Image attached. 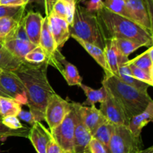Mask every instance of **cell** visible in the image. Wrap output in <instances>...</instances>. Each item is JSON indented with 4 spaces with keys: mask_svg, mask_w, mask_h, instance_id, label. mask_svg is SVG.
Here are the masks:
<instances>
[{
    "mask_svg": "<svg viewBox=\"0 0 153 153\" xmlns=\"http://www.w3.org/2000/svg\"><path fill=\"white\" fill-rule=\"evenodd\" d=\"M78 110L81 118L84 124L89 129L92 136L96 130L106 121L101 111L96 107L95 104L92 106H83L82 104L79 103Z\"/></svg>",
    "mask_w": 153,
    "mask_h": 153,
    "instance_id": "cell-14",
    "label": "cell"
},
{
    "mask_svg": "<svg viewBox=\"0 0 153 153\" xmlns=\"http://www.w3.org/2000/svg\"><path fill=\"white\" fill-rule=\"evenodd\" d=\"M47 68V63L33 64L23 62L14 71L25 86L27 105L36 122L45 121L47 102L55 93L48 80Z\"/></svg>",
    "mask_w": 153,
    "mask_h": 153,
    "instance_id": "cell-1",
    "label": "cell"
},
{
    "mask_svg": "<svg viewBox=\"0 0 153 153\" xmlns=\"http://www.w3.org/2000/svg\"><path fill=\"white\" fill-rule=\"evenodd\" d=\"M12 39H19V40L30 41L28 36H27L26 32H25V28H24V26L23 25H22V22H20L19 25L18 26V27L16 28V31H15L14 32V34H13V38Z\"/></svg>",
    "mask_w": 153,
    "mask_h": 153,
    "instance_id": "cell-41",
    "label": "cell"
},
{
    "mask_svg": "<svg viewBox=\"0 0 153 153\" xmlns=\"http://www.w3.org/2000/svg\"><path fill=\"white\" fill-rule=\"evenodd\" d=\"M153 121V100L140 113L134 116L129 119L128 128L135 136H140L145 126Z\"/></svg>",
    "mask_w": 153,
    "mask_h": 153,
    "instance_id": "cell-18",
    "label": "cell"
},
{
    "mask_svg": "<svg viewBox=\"0 0 153 153\" xmlns=\"http://www.w3.org/2000/svg\"><path fill=\"white\" fill-rule=\"evenodd\" d=\"M135 153H153V146H149L147 148H142Z\"/></svg>",
    "mask_w": 153,
    "mask_h": 153,
    "instance_id": "cell-47",
    "label": "cell"
},
{
    "mask_svg": "<svg viewBox=\"0 0 153 153\" xmlns=\"http://www.w3.org/2000/svg\"><path fill=\"white\" fill-rule=\"evenodd\" d=\"M114 41L120 53L123 56L126 57V58H128V56L133 52L137 50L140 47L143 46L142 44L132 40H129V39L114 38Z\"/></svg>",
    "mask_w": 153,
    "mask_h": 153,
    "instance_id": "cell-29",
    "label": "cell"
},
{
    "mask_svg": "<svg viewBox=\"0 0 153 153\" xmlns=\"http://www.w3.org/2000/svg\"><path fill=\"white\" fill-rule=\"evenodd\" d=\"M43 19L44 17L39 12L30 10L21 21L30 42L37 46L40 42Z\"/></svg>",
    "mask_w": 153,
    "mask_h": 153,
    "instance_id": "cell-12",
    "label": "cell"
},
{
    "mask_svg": "<svg viewBox=\"0 0 153 153\" xmlns=\"http://www.w3.org/2000/svg\"><path fill=\"white\" fill-rule=\"evenodd\" d=\"M58 1V0H43V6H44L46 16H49L50 15L54 5Z\"/></svg>",
    "mask_w": 153,
    "mask_h": 153,
    "instance_id": "cell-43",
    "label": "cell"
},
{
    "mask_svg": "<svg viewBox=\"0 0 153 153\" xmlns=\"http://www.w3.org/2000/svg\"><path fill=\"white\" fill-rule=\"evenodd\" d=\"M89 153H108V151L101 142L92 137L89 143Z\"/></svg>",
    "mask_w": 153,
    "mask_h": 153,
    "instance_id": "cell-37",
    "label": "cell"
},
{
    "mask_svg": "<svg viewBox=\"0 0 153 153\" xmlns=\"http://www.w3.org/2000/svg\"><path fill=\"white\" fill-rule=\"evenodd\" d=\"M73 39L76 40L91 56L94 58V59L98 63V64H100L102 67V68L105 71V75H111L113 74L111 71L110 68H109V66L107 63V60H106L104 50L101 48H100L99 46H96V45L92 44L91 43H88V42L85 41V40H82V39L79 38L77 37H75L73 36Z\"/></svg>",
    "mask_w": 153,
    "mask_h": 153,
    "instance_id": "cell-19",
    "label": "cell"
},
{
    "mask_svg": "<svg viewBox=\"0 0 153 153\" xmlns=\"http://www.w3.org/2000/svg\"><path fill=\"white\" fill-rule=\"evenodd\" d=\"M125 2L130 19L153 34V21L143 0H125Z\"/></svg>",
    "mask_w": 153,
    "mask_h": 153,
    "instance_id": "cell-11",
    "label": "cell"
},
{
    "mask_svg": "<svg viewBox=\"0 0 153 153\" xmlns=\"http://www.w3.org/2000/svg\"><path fill=\"white\" fill-rule=\"evenodd\" d=\"M1 122L7 128L14 130H18L24 128L25 126L22 125V123L19 121V118L16 116H10L1 117Z\"/></svg>",
    "mask_w": 153,
    "mask_h": 153,
    "instance_id": "cell-36",
    "label": "cell"
},
{
    "mask_svg": "<svg viewBox=\"0 0 153 153\" xmlns=\"http://www.w3.org/2000/svg\"><path fill=\"white\" fill-rule=\"evenodd\" d=\"M0 84L10 98L19 104L28 103L25 86L14 71H2L0 74Z\"/></svg>",
    "mask_w": 153,
    "mask_h": 153,
    "instance_id": "cell-9",
    "label": "cell"
},
{
    "mask_svg": "<svg viewBox=\"0 0 153 153\" xmlns=\"http://www.w3.org/2000/svg\"><path fill=\"white\" fill-rule=\"evenodd\" d=\"M0 5L26 6L22 0H0Z\"/></svg>",
    "mask_w": 153,
    "mask_h": 153,
    "instance_id": "cell-44",
    "label": "cell"
},
{
    "mask_svg": "<svg viewBox=\"0 0 153 153\" xmlns=\"http://www.w3.org/2000/svg\"><path fill=\"white\" fill-rule=\"evenodd\" d=\"M51 14L58 16V17L66 20V8L64 0H58L55 3Z\"/></svg>",
    "mask_w": 153,
    "mask_h": 153,
    "instance_id": "cell-39",
    "label": "cell"
},
{
    "mask_svg": "<svg viewBox=\"0 0 153 153\" xmlns=\"http://www.w3.org/2000/svg\"><path fill=\"white\" fill-rule=\"evenodd\" d=\"M25 4H31V3H37L38 4H43V0H22Z\"/></svg>",
    "mask_w": 153,
    "mask_h": 153,
    "instance_id": "cell-46",
    "label": "cell"
},
{
    "mask_svg": "<svg viewBox=\"0 0 153 153\" xmlns=\"http://www.w3.org/2000/svg\"><path fill=\"white\" fill-rule=\"evenodd\" d=\"M39 46H41L47 56L48 65H52L58 70L61 68L60 58L63 56L60 50L57 47L54 38L51 32L48 16H45L42 26Z\"/></svg>",
    "mask_w": 153,
    "mask_h": 153,
    "instance_id": "cell-8",
    "label": "cell"
},
{
    "mask_svg": "<svg viewBox=\"0 0 153 153\" xmlns=\"http://www.w3.org/2000/svg\"><path fill=\"white\" fill-rule=\"evenodd\" d=\"M78 1H79V2H82V1H84V0H78Z\"/></svg>",
    "mask_w": 153,
    "mask_h": 153,
    "instance_id": "cell-50",
    "label": "cell"
},
{
    "mask_svg": "<svg viewBox=\"0 0 153 153\" xmlns=\"http://www.w3.org/2000/svg\"><path fill=\"white\" fill-rule=\"evenodd\" d=\"M37 153H46L49 141L52 138L50 130L40 122H36L30 128L28 137Z\"/></svg>",
    "mask_w": 153,
    "mask_h": 153,
    "instance_id": "cell-13",
    "label": "cell"
},
{
    "mask_svg": "<svg viewBox=\"0 0 153 153\" xmlns=\"http://www.w3.org/2000/svg\"><path fill=\"white\" fill-rule=\"evenodd\" d=\"M46 153H66L58 143L54 140L53 138L51 139L46 148Z\"/></svg>",
    "mask_w": 153,
    "mask_h": 153,
    "instance_id": "cell-42",
    "label": "cell"
},
{
    "mask_svg": "<svg viewBox=\"0 0 153 153\" xmlns=\"http://www.w3.org/2000/svg\"><path fill=\"white\" fill-rule=\"evenodd\" d=\"M115 126H116L115 124L106 120L96 130V131L93 134V137L96 138L100 142H101L106 147L108 151L109 142L114 131Z\"/></svg>",
    "mask_w": 153,
    "mask_h": 153,
    "instance_id": "cell-27",
    "label": "cell"
},
{
    "mask_svg": "<svg viewBox=\"0 0 153 153\" xmlns=\"http://www.w3.org/2000/svg\"><path fill=\"white\" fill-rule=\"evenodd\" d=\"M105 55L107 63L113 75L117 76L119 67L128 60V58L124 57L120 53L115 44L114 38H106L105 47L103 49Z\"/></svg>",
    "mask_w": 153,
    "mask_h": 153,
    "instance_id": "cell-17",
    "label": "cell"
},
{
    "mask_svg": "<svg viewBox=\"0 0 153 153\" xmlns=\"http://www.w3.org/2000/svg\"><path fill=\"white\" fill-rule=\"evenodd\" d=\"M61 62V68L59 71L64 76L66 82L69 86H79L82 82V77L79 73L78 68L72 64L71 62L67 61L64 56L60 58Z\"/></svg>",
    "mask_w": 153,
    "mask_h": 153,
    "instance_id": "cell-21",
    "label": "cell"
},
{
    "mask_svg": "<svg viewBox=\"0 0 153 153\" xmlns=\"http://www.w3.org/2000/svg\"><path fill=\"white\" fill-rule=\"evenodd\" d=\"M85 8L91 13L97 14L100 10L104 7L103 0H88L85 2Z\"/></svg>",
    "mask_w": 153,
    "mask_h": 153,
    "instance_id": "cell-38",
    "label": "cell"
},
{
    "mask_svg": "<svg viewBox=\"0 0 153 153\" xmlns=\"http://www.w3.org/2000/svg\"><path fill=\"white\" fill-rule=\"evenodd\" d=\"M3 71V70H1V69H0V74H1V72H2Z\"/></svg>",
    "mask_w": 153,
    "mask_h": 153,
    "instance_id": "cell-49",
    "label": "cell"
},
{
    "mask_svg": "<svg viewBox=\"0 0 153 153\" xmlns=\"http://www.w3.org/2000/svg\"><path fill=\"white\" fill-rule=\"evenodd\" d=\"M24 62L33 64L47 63V56L44 50L39 45L28 52L24 58Z\"/></svg>",
    "mask_w": 153,
    "mask_h": 153,
    "instance_id": "cell-30",
    "label": "cell"
},
{
    "mask_svg": "<svg viewBox=\"0 0 153 153\" xmlns=\"http://www.w3.org/2000/svg\"><path fill=\"white\" fill-rule=\"evenodd\" d=\"M102 84L120 105L128 119L143 112L152 101L148 92L137 89L115 75H105Z\"/></svg>",
    "mask_w": 153,
    "mask_h": 153,
    "instance_id": "cell-3",
    "label": "cell"
},
{
    "mask_svg": "<svg viewBox=\"0 0 153 153\" xmlns=\"http://www.w3.org/2000/svg\"><path fill=\"white\" fill-rule=\"evenodd\" d=\"M24 61L12 55L2 44H0V69L3 71H15Z\"/></svg>",
    "mask_w": 153,
    "mask_h": 153,
    "instance_id": "cell-24",
    "label": "cell"
},
{
    "mask_svg": "<svg viewBox=\"0 0 153 153\" xmlns=\"http://www.w3.org/2000/svg\"><path fill=\"white\" fill-rule=\"evenodd\" d=\"M100 104L101 105L100 110L107 121L115 125L128 126L129 119L126 116L120 105L108 92L104 101Z\"/></svg>",
    "mask_w": 153,
    "mask_h": 153,
    "instance_id": "cell-10",
    "label": "cell"
},
{
    "mask_svg": "<svg viewBox=\"0 0 153 153\" xmlns=\"http://www.w3.org/2000/svg\"><path fill=\"white\" fill-rule=\"evenodd\" d=\"M26 6L0 5V18L10 16L18 20H22Z\"/></svg>",
    "mask_w": 153,
    "mask_h": 153,
    "instance_id": "cell-33",
    "label": "cell"
},
{
    "mask_svg": "<svg viewBox=\"0 0 153 153\" xmlns=\"http://www.w3.org/2000/svg\"><path fill=\"white\" fill-rule=\"evenodd\" d=\"M79 106V103H78ZM93 136L84 124L78 110V116L74 130V153H89V143Z\"/></svg>",
    "mask_w": 153,
    "mask_h": 153,
    "instance_id": "cell-16",
    "label": "cell"
},
{
    "mask_svg": "<svg viewBox=\"0 0 153 153\" xmlns=\"http://www.w3.org/2000/svg\"><path fill=\"white\" fill-rule=\"evenodd\" d=\"M22 110L21 104L10 98L0 97V116L5 117L10 116H17Z\"/></svg>",
    "mask_w": 153,
    "mask_h": 153,
    "instance_id": "cell-28",
    "label": "cell"
},
{
    "mask_svg": "<svg viewBox=\"0 0 153 153\" xmlns=\"http://www.w3.org/2000/svg\"><path fill=\"white\" fill-rule=\"evenodd\" d=\"M0 97H5V98H10L7 93L4 91V88L1 87V84H0Z\"/></svg>",
    "mask_w": 153,
    "mask_h": 153,
    "instance_id": "cell-48",
    "label": "cell"
},
{
    "mask_svg": "<svg viewBox=\"0 0 153 153\" xmlns=\"http://www.w3.org/2000/svg\"><path fill=\"white\" fill-rule=\"evenodd\" d=\"M104 7L113 13L129 18V14L126 6L125 0H105Z\"/></svg>",
    "mask_w": 153,
    "mask_h": 153,
    "instance_id": "cell-31",
    "label": "cell"
},
{
    "mask_svg": "<svg viewBox=\"0 0 153 153\" xmlns=\"http://www.w3.org/2000/svg\"><path fill=\"white\" fill-rule=\"evenodd\" d=\"M151 20L153 21V0H143Z\"/></svg>",
    "mask_w": 153,
    "mask_h": 153,
    "instance_id": "cell-45",
    "label": "cell"
},
{
    "mask_svg": "<svg viewBox=\"0 0 153 153\" xmlns=\"http://www.w3.org/2000/svg\"><path fill=\"white\" fill-rule=\"evenodd\" d=\"M21 20L15 18L5 16L0 18V44H3L6 40L13 38L16 28L20 23Z\"/></svg>",
    "mask_w": 153,
    "mask_h": 153,
    "instance_id": "cell-23",
    "label": "cell"
},
{
    "mask_svg": "<svg viewBox=\"0 0 153 153\" xmlns=\"http://www.w3.org/2000/svg\"><path fill=\"white\" fill-rule=\"evenodd\" d=\"M3 46L10 52L13 56L19 59L24 61L25 55L29 51L34 49L37 45L27 40H19V39H10L6 40Z\"/></svg>",
    "mask_w": 153,
    "mask_h": 153,
    "instance_id": "cell-20",
    "label": "cell"
},
{
    "mask_svg": "<svg viewBox=\"0 0 153 153\" xmlns=\"http://www.w3.org/2000/svg\"><path fill=\"white\" fill-rule=\"evenodd\" d=\"M117 76L125 83L128 84V85L134 87L137 89L140 90V91L147 92L148 88L149 87V86L147 83L134 78L131 75L129 66L126 65V64H123L120 65L118 74Z\"/></svg>",
    "mask_w": 153,
    "mask_h": 153,
    "instance_id": "cell-26",
    "label": "cell"
},
{
    "mask_svg": "<svg viewBox=\"0 0 153 153\" xmlns=\"http://www.w3.org/2000/svg\"><path fill=\"white\" fill-rule=\"evenodd\" d=\"M97 15L105 34L107 32L106 38L129 39L146 47L152 46L153 34L129 18L113 13L105 7Z\"/></svg>",
    "mask_w": 153,
    "mask_h": 153,
    "instance_id": "cell-2",
    "label": "cell"
},
{
    "mask_svg": "<svg viewBox=\"0 0 153 153\" xmlns=\"http://www.w3.org/2000/svg\"><path fill=\"white\" fill-rule=\"evenodd\" d=\"M79 86L82 88L87 97L86 100L82 104L83 106H92L96 103H102L107 96L108 92L103 86H102L101 88L99 89H94L82 82Z\"/></svg>",
    "mask_w": 153,
    "mask_h": 153,
    "instance_id": "cell-25",
    "label": "cell"
},
{
    "mask_svg": "<svg viewBox=\"0 0 153 153\" xmlns=\"http://www.w3.org/2000/svg\"><path fill=\"white\" fill-rule=\"evenodd\" d=\"M70 37H77L104 49L106 35L99 21L97 14L87 10L78 4L75 10L73 22L69 25Z\"/></svg>",
    "mask_w": 153,
    "mask_h": 153,
    "instance_id": "cell-4",
    "label": "cell"
},
{
    "mask_svg": "<svg viewBox=\"0 0 153 153\" xmlns=\"http://www.w3.org/2000/svg\"><path fill=\"white\" fill-rule=\"evenodd\" d=\"M78 116V103L72 102L71 109L57 127L50 130L54 140L66 153H74V130Z\"/></svg>",
    "mask_w": 153,
    "mask_h": 153,
    "instance_id": "cell-5",
    "label": "cell"
},
{
    "mask_svg": "<svg viewBox=\"0 0 153 153\" xmlns=\"http://www.w3.org/2000/svg\"><path fill=\"white\" fill-rule=\"evenodd\" d=\"M126 65L129 66L131 75H132L134 78H136V79L142 81V82H146V83H147L149 86H152L153 75L149 74V72L143 70V69L139 68L133 65V64H126Z\"/></svg>",
    "mask_w": 153,
    "mask_h": 153,
    "instance_id": "cell-34",
    "label": "cell"
},
{
    "mask_svg": "<svg viewBox=\"0 0 153 153\" xmlns=\"http://www.w3.org/2000/svg\"><path fill=\"white\" fill-rule=\"evenodd\" d=\"M17 117L19 118V119H21L22 120V121L28 123V124H31V126L36 122L32 113H31L30 111L24 110L22 109L19 111V113H18Z\"/></svg>",
    "mask_w": 153,
    "mask_h": 153,
    "instance_id": "cell-40",
    "label": "cell"
},
{
    "mask_svg": "<svg viewBox=\"0 0 153 153\" xmlns=\"http://www.w3.org/2000/svg\"><path fill=\"white\" fill-rule=\"evenodd\" d=\"M64 2L66 8V21L68 25H70L73 22L76 7L79 4V2L78 0H64Z\"/></svg>",
    "mask_w": 153,
    "mask_h": 153,
    "instance_id": "cell-35",
    "label": "cell"
},
{
    "mask_svg": "<svg viewBox=\"0 0 153 153\" xmlns=\"http://www.w3.org/2000/svg\"><path fill=\"white\" fill-rule=\"evenodd\" d=\"M125 64H133L153 75V46H151L135 58L128 59Z\"/></svg>",
    "mask_w": 153,
    "mask_h": 153,
    "instance_id": "cell-22",
    "label": "cell"
},
{
    "mask_svg": "<svg viewBox=\"0 0 153 153\" xmlns=\"http://www.w3.org/2000/svg\"><path fill=\"white\" fill-rule=\"evenodd\" d=\"M30 128L25 126L24 128L18 130H14L7 128L4 125L0 118V140L5 139L8 136H20V137H28Z\"/></svg>",
    "mask_w": 153,
    "mask_h": 153,
    "instance_id": "cell-32",
    "label": "cell"
},
{
    "mask_svg": "<svg viewBox=\"0 0 153 153\" xmlns=\"http://www.w3.org/2000/svg\"><path fill=\"white\" fill-rule=\"evenodd\" d=\"M72 102L55 93L49 98L45 110V121L49 130L60 124L71 109Z\"/></svg>",
    "mask_w": 153,
    "mask_h": 153,
    "instance_id": "cell-7",
    "label": "cell"
},
{
    "mask_svg": "<svg viewBox=\"0 0 153 153\" xmlns=\"http://www.w3.org/2000/svg\"><path fill=\"white\" fill-rule=\"evenodd\" d=\"M51 32L54 38L57 47L61 49L70 37L69 25L66 20L60 18L55 15L50 14L48 16Z\"/></svg>",
    "mask_w": 153,
    "mask_h": 153,
    "instance_id": "cell-15",
    "label": "cell"
},
{
    "mask_svg": "<svg viewBox=\"0 0 153 153\" xmlns=\"http://www.w3.org/2000/svg\"><path fill=\"white\" fill-rule=\"evenodd\" d=\"M140 149H142L140 136H134L128 126H115L109 142V153H135Z\"/></svg>",
    "mask_w": 153,
    "mask_h": 153,
    "instance_id": "cell-6",
    "label": "cell"
}]
</instances>
